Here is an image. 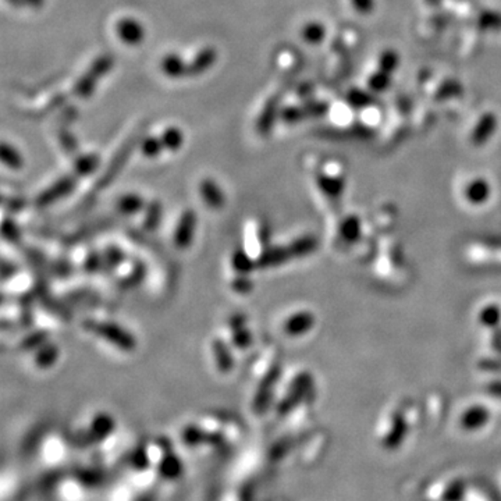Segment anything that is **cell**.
<instances>
[{"label":"cell","mask_w":501,"mask_h":501,"mask_svg":"<svg viewBox=\"0 0 501 501\" xmlns=\"http://www.w3.org/2000/svg\"><path fill=\"white\" fill-rule=\"evenodd\" d=\"M1 163L7 166L10 170H21L24 167V158L18 152V149L7 142L1 144V152H0Z\"/></svg>","instance_id":"cell-16"},{"label":"cell","mask_w":501,"mask_h":501,"mask_svg":"<svg viewBox=\"0 0 501 501\" xmlns=\"http://www.w3.org/2000/svg\"><path fill=\"white\" fill-rule=\"evenodd\" d=\"M78 180L80 177L74 173L59 179L46 190H43L41 194H38V197L35 198V205L38 207H48L55 202L69 197L76 190Z\"/></svg>","instance_id":"cell-3"},{"label":"cell","mask_w":501,"mask_h":501,"mask_svg":"<svg viewBox=\"0 0 501 501\" xmlns=\"http://www.w3.org/2000/svg\"><path fill=\"white\" fill-rule=\"evenodd\" d=\"M139 149L142 152V155L148 159H155L158 158L163 151H165V146L162 144V139L160 137H153V135H149V137H145L141 142H139Z\"/></svg>","instance_id":"cell-20"},{"label":"cell","mask_w":501,"mask_h":501,"mask_svg":"<svg viewBox=\"0 0 501 501\" xmlns=\"http://www.w3.org/2000/svg\"><path fill=\"white\" fill-rule=\"evenodd\" d=\"M116 32L118 39L128 46H137L145 38V27L134 17L120 18L116 25Z\"/></svg>","instance_id":"cell-5"},{"label":"cell","mask_w":501,"mask_h":501,"mask_svg":"<svg viewBox=\"0 0 501 501\" xmlns=\"http://www.w3.org/2000/svg\"><path fill=\"white\" fill-rule=\"evenodd\" d=\"M200 195L206 206L219 210L226 205V195L213 179H203L200 183Z\"/></svg>","instance_id":"cell-7"},{"label":"cell","mask_w":501,"mask_h":501,"mask_svg":"<svg viewBox=\"0 0 501 501\" xmlns=\"http://www.w3.org/2000/svg\"><path fill=\"white\" fill-rule=\"evenodd\" d=\"M59 359V348L57 345L46 341L43 345L36 348V355H35V364L41 369H48L53 366Z\"/></svg>","instance_id":"cell-14"},{"label":"cell","mask_w":501,"mask_h":501,"mask_svg":"<svg viewBox=\"0 0 501 501\" xmlns=\"http://www.w3.org/2000/svg\"><path fill=\"white\" fill-rule=\"evenodd\" d=\"M303 35L308 41L310 42H316L317 39L322 38V29L317 24H310V25H306L305 29H303Z\"/></svg>","instance_id":"cell-24"},{"label":"cell","mask_w":501,"mask_h":501,"mask_svg":"<svg viewBox=\"0 0 501 501\" xmlns=\"http://www.w3.org/2000/svg\"><path fill=\"white\" fill-rule=\"evenodd\" d=\"M46 341H48V334L43 333V331H38V333H35L34 336L27 337V338L22 341V347H24L25 350H34V348H39V347L43 345Z\"/></svg>","instance_id":"cell-22"},{"label":"cell","mask_w":501,"mask_h":501,"mask_svg":"<svg viewBox=\"0 0 501 501\" xmlns=\"http://www.w3.org/2000/svg\"><path fill=\"white\" fill-rule=\"evenodd\" d=\"M306 319H305V316L303 315H297V316H294V317H291V319H289L287 320V323H286V331L289 333V336L290 334H294V333H300V331H302L305 327H306Z\"/></svg>","instance_id":"cell-23"},{"label":"cell","mask_w":501,"mask_h":501,"mask_svg":"<svg viewBox=\"0 0 501 501\" xmlns=\"http://www.w3.org/2000/svg\"><path fill=\"white\" fill-rule=\"evenodd\" d=\"M231 287H233V291L235 293H240V294H248L252 291L254 289V283L251 282L249 276H245V275H237V277L233 280L231 283Z\"/></svg>","instance_id":"cell-21"},{"label":"cell","mask_w":501,"mask_h":501,"mask_svg":"<svg viewBox=\"0 0 501 501\" xmlns=\"http://www.w3.org/2000/svg\"><path fill=\"white\" fill-rule=\"evenodd\" d=\"M145 214H144V228L146 231H153L155 228L159 227L162 214H163V207L159 200H152L151 203L146 205L145 207Z\"/></svg>","instance_id":"cell-17"},{"label":"cell","mask_w":501,"mask_h":501,"mask_svg":"<svg viewBox=\"0 0 501 501\" xmlns=\"http://www.w3.org/2000/svg\"><path fill=\"white\" fill-rule=\"evenodd\" d=\"M212 350L214 354V362H216L217 371L220 373L231 372L234 368V358H233L231 350L227 345V343L220 338H216L212 344Z\"/></svg>","instance_id":"cell-11"},{"label":"cell","mask_w":501,"mask_h":501,"mask_svg":"<svg viewBox=\"0 0 501 501\" xmlns=\"http://www.w3.org/2000/svg\"><path fill=\"white\" fill-rule=\"evenodd\" d=\"M284 258H286V252L283 249L266 248L256 258V265L261 269H268V268L276 266L277 263H282L284 261Z\"/></svg>","instance_id":"cell-19"},{"label":"cell","mask_w":501,"mask_h":501,"mask_svg":"<svg viewBox=\"0 0 501 501\" xmlns=\"http://www.w3.org/2000/svg\"><path fill=\"white\" fill-rule=\"evenodd\" d=\"M217 60V52L212 46H206L188 62V77H197L206 73Z\"/></svg>","instance_id":"cell-9"},{"label":"cell","mask_w":501,"mask_h":501,"mask_svg":"<svg viewBox=\"0 0 501 501\" xmlns=\"http://www.w3.org/2000/svg\"><path fill=\"white\" fill-rule=\"evenodd\" d=\"M113 56L110 55H102L97 60H94L91 67L74 84L73 94L83 99L91 98L97 91V85L100 78L107 74L113 67Z\"/></svg>","instance_id":"cell-2"},{"label":"cell","mask_w":501,"mask_h":501,"mask_svg":"<svg viewBox=\"0 0 501 501\" xmlns=\"http://www.w3.org/2000/svg\"><path fill=\"white\" fill-rule=\"evenodd\" d=\"M160 139H162V144L165 146V149L170 151V152H174V151H179L183 144H184V134L183 131L179 128V127H167L162 135H160Z\"/></svg>","instance_id":"cell-18"},{"label":"cell","mask_w":501,"mask_h":501,"mask_svg":"<svg viewBox=\"0 0 501 501\" xmlns=\"http://www.w3.org/2000/svg\"><path fill=\"white\" fill-rule=\"evenodd\" d=\"M100 159L97 153H87V155H81L76 159L74 162V169L73 173L77 174L80 179L90 176L92 173L97 172V169L99 167Z\"/></svg>","instance_id":"cell-15"},{"label":"cell","mask_w":501,"mask_h":501,"mask_svg":"<svg viewBox=\"0 0 501 501\" xmlns=\"http://www.w3.org/2000/svg\"><path fill=\"white\" fill-rule=\"evenodd\" d=\"M83 327L92 333L94 336L110 343L113 347L123 352H132L137 350V338L132 333H130L125 327L106 320H95L88 319L83 323Z\"/></svg>","instance_id":"cell-1"},{"label":"cell","mask_w":501,"mask_h":501,"mask_svg":"<svg viewBox=\"0 0 501 501\" xmlns=\"http://www.w3.org/2000/svg\"><path fill=\"white\" fill-rule=\"evenodd\" d=\"M160 69L169 78L188 77V62L179 53H167L160 62Z\"/></svg>","instance_id":"cell-10"},{"label":"cell","mask_w":501,"mask_h":501,"mask_svg":"<svg viewBox=\"0 0 501 501\" xmlns=\"http://www.w3.org/2000/svg\"><path fill=\"white\" fill-rule=\"evenodd\" d=\"M231 266L237 275H245V276H249L251 272H254L258 268L256 258L254 259L244 248L234 249L231 255Z\"/></svg>","instance_id":"cell-12"},{"label":"cell","mask_w":501,"mask_h":501,"mask_svg":"<svg viewBox=\"0 0 501 501\" xmlns=\"http://www.w3.org/2000/svg\"><path fill=\"white\" fill-rule=\"evenodd\" d=\"M8 3H11L13 6L15 7H20V6H24L25 4V0H7Z\"/></svg>","instance_id":"cell-25"},{"label":"cell","mask_w":501,"mask_h":501,"mask_svg":"<svg viewBox=\"0 0 501 501\" xmlns=\"http://www.w3.org/2000/svg\"><path fill=\"white\" fill-rule=\"evenodd\" d=\"M114 426H116V423H114L113 416L106 412H100L92 419V422L85 433V439L91 440V441H99V440L102 441L114 430Z\"/></svg>","instance_id":"cell-8"},{"label":"cell","mask_w":501,"mask_h":501,"mask_svg":"<svg viewBox=\"0 0 501 501\" xmlns=\"http://www.w3.org/2000/svg\"><path fill=\"white\" fill-rule=\"evenodd\" d=\"M146 200H144L139 194L135 193H128L124 194L123 197H120L116 202V207L121 214L125 216H131V214H137L139 212H144L146 207Z\"/></svg>","instance_id":"cell-13"},{"label":"cell","mask_w":501,"mask_h":501,"mask_svg":"<svg viewBox=\"0 0 501 501\" xmlns=\"http://www.w3.org/2000/svg\"><path fill=\"white\" fill-rule=\"evenodd\" d=\"M247 316L242 313H234L230 317V329H231V341L238 348H247L252 343V334L247 327Z\"/></svg>","instance_id":"cell-6"},{"label":"cell","mask_w":501,"mask_h":501,"mask_svg":"<svg viewBox=\"0 0 501 501\" xmlns=\"http://www.w3.org/2000/svg\"><path fill=\"white\" fill-rule=\"evenodd\" d=\"M197 221L198 219L194 209H186L181 213L173 231V244L177 249L186 251L191 248L195 238Z\"/></svg>","instance_id":"cell-4"}]
</instances>
